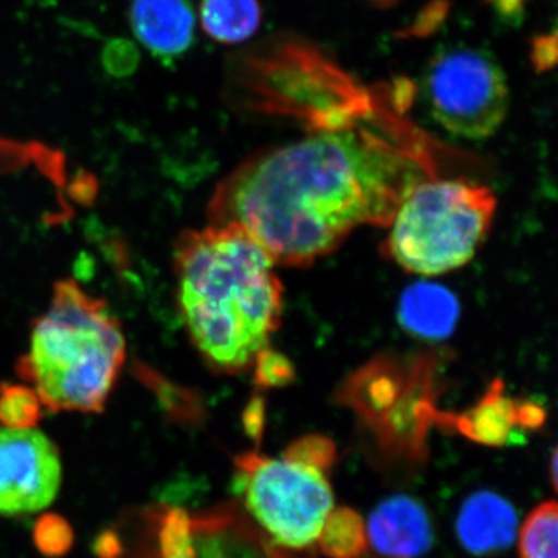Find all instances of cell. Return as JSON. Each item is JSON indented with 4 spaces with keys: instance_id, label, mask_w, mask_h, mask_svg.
<instances>
[{
    "instance_id": "28",
    "label": "cell",
    "mask_w": 558,
    "mask_h": 558,
    "mask_svg": "<svg viewBox=\"0 0 558 558\" xmlns=\"http://www.w3.org/2000/svg\"><path fill=\"white\" fill-rule=\"evenodd\" d=\"M369 2L376 3L379 7H391L398 3L399 0H369Z\"/></svg>"
},
{
    "instance_id": "6",
    "label": "cell",
    "mask_w": 558,
    "mask_h": 558,
    "mask_svg": "<svg viewBox=\"0 0 558 558\" xmlns=\"http://www.w3.org/2000/svg\"><path fill=\"white\" fill-rule=\"evenodd\" d=\"M234 476L250 515L279 548L301 550L315 546L333 508V492L326 473L256 450L234 458Z\"/></svg>"
},
{
    "instance_id": "29",
    "label": "cell",
    "mask_w": 558,
    "mask_h": 558,
    "mask_svg": "<svg viewBox=\"0 0 558 558\" xmlns=\"http://www.w3.org/2000/svg\"><path fill=\"white\" fill-rule=\"evenodd\" d=\"M360 558H387V557L377 556V554H368V553H366L365 556H362Z\"/></svg>"
},
{
    "instance_id": "2",
    "label": "cell",
    "mask_w": 558,
    "mask_h": 558,
    "mask_svg": "<svg viewBox=\"0 0 558 558\" xmlns=\"http://www.w3.org/2000/svg\"><path fill=\"white\" fill-rule=\"evenodd\" d=\"M178 304L202 359L223 374L252 368L281 325L274 259L236 226L186 231L175 244Z\"/></svg>"
},
{
    "instance_id": "18",
    "label": "cell",
    "mask_w": 558,
    "mask_h": 558,
    "mask_svg": "<svg viewBox=\"0 0 558 558\" xmlns=\"http://www.w3.org/2000/svg\"><path fill=\"white\" fill-rule=\"evenodd\" d=\"M156 549L159 558H196L191 515L185 509H157Z\"/></svg>"
},
{
    "instance_id": "20",
    "label": "cell",
    "mask_w": 558,
    "mask_h": 558,
    "mask_svg": "<svg viewBox=\"0 0 558 558\" xmlns=\"http://www.w3.org/2000/svg\"><path fill=\"white\" fill-rule=\"evenodd\" d=\"M33 545L40 556L62 558L75 546V531L60 513H43L33 524Z\"/></svg>"
},
{
    "instance_id": "24",
    "label": "cell",
    "mask_w": 558,
    "mask_h": 558,
    "mask_svg": "<svg viewBox=\"0 0 558 558\" xmlns=\"http://www.w3.org/2000/svg\"><path fill=\"white\" fill-rule=\"evenodd\" d=\"M92 550L97 558H124L126 546L123 534L116 527L102 529L92 543Z\"/></svg>"
},
{
    "instance_id": "15",
    "label": "cell",
    "mask_w": 558,
    "mask_h": 558,
    "mask_svg": "<svg viewBox=\"0 0 558 558\" xmlns=\"http://www.w3.org/2000/svg\"><path fill=\"white\" fill-rule=\"evenodd\" d=\"M199 16L209 38L234 46L258 32L263 10L258 0H201Z\"/></svg>"
},
{
    "instance_id": "3",
    "label": "cell",
    "mask_w": 558,
    "mask_h": 558,
    "mask_svg": "<svg viewBox=\"0 0 558 558\" xmlns=\"http://www.w3.org/2000/svg\"><path fill=\"white\" fill-rule=\"evenodd\" d=\"M126 359L120 322L105 301L64 279L33 325L31 348L17 363L44 409L98 413L112 395Z\"/></svg>"
},
{
    "instance_id": "10",
    "label": "cell",
    "mask_w": 558,
    "mask_h": 558,
    "mask_svg": "<svg viewBox=\"0 0 558 558\" xmlns=\"http://www.w3.org/2000/svg\"><path fill=\"white\" fill-rule=\"evenodd\" d=\"M366 534L377 556L387 558L424 556L435 537L428 510L407 495L384 499L371 513Z\"/></svg>"
},
{
    "instance_id": "8",
    "label": "cell",
    "mask_w": 558,
    "mask_h": 558,
    "mask_svg": "<svg viewBox=\"0 0 558 558\" xmlns=\"http://www.w3.org/2000/svg\"><path fill=\"white\" fill-rule=\"evenodd\" d=\"M61 483L62 462L53 440L36 428H0V515L49 508Z\"/></svg>"
},
{
    "instance_id": "1",
    "label": "cell",
    "mask_w": 558,
    "mask_h": 558,
    "mask_svg": "<svg viewBox=\"0 0 558 558\" xmlns=\"http://www.w3.org/2000/svg\"><path fill=\"white\" fill-rule=\"evenodd\" d=\"M436 178L424 140L365 116L253 154L216 189L209 220L240 227L277 266L307 267L359 227H388L411 191Z\"/></svg>"
},
{
    "instance_id": "14",
    "label": "cell",
    "mask_w": 558,
    "mask_h": 558,
    "mask_svg": "<svg viewBox=\"0 0 558 558\" xmlns=\"http://www.w3.org/2000/svg\"><path fill=\"white\" fill-rule=\"evenodd\" d=\"M459 304L449 290L436 284H416L400 300L399 319L403 328L424 339H442L457 326Z\"/></svg>"
},
{
    "instance_id": "27",
    "label": "cell",
    "mask_w": 558,
    "mask_h": 558,
    "mask_svg": "<svg viewBox=\"0 0 558 558\" xmlns=\"http://www.w3.org/2000/svg\"><path fill=\"white\" fill-rule=\"evenodd\" d=\"M557 450L553 451V457H550V486H553L554 490H557Z\"/></svg>"
},
{
    "instance_id": "13",
    "label": "cell",
    "mask_w": 558,
    "mask_h": 558,
    "mask_svg": "<svg viewBox=\"0 0 558 558\" xmlns=\"http://www.w3.org/2000/svg\"><path fill=\"white\" fill-rule=\"evenodd\" d=\"M520 399L509 398L501 380H495L486 395L461 414H438L439 425L444 429H453L473 442L487 447H505L510 442H521L517 429L519 424Z\"/></svg>"
},
{
    "instance_id": "19",
    "label": "cell",
    "mask_w": 558,
    "mask_h": 558,
    "mask_svg": "<svg viewBox=\"0 0 558 558\" xmlns=\"http://www.w3.org/2000/svg\"><path fill=\"white\" fill-rule=\"evenodd\" d=\"M38 392L27 384L0 385V425L2 428H36L44 414Z\"/></svg>"
},
{
    "instance_id": "26",
    "label": "cell",
    "mask_w": 558,
    "mask_h": 558,
    "mask_svg": "<svg viewBox=\"0 0 558 558\" xmlns=\"http://www.w3.org/2000/svg\"><path fill=\"white\" fill-rule=\"evenodd\" d=\"M499 16L508 21H519L526 10L527 0H487Z\"/></svg>"
},
{
    "instance_id": "7",
    "label": "cell",
    "mask_w": 558,
    "mask_h": 558,
    "mask_svg": "<svg viewBox=\"0 0 558 558\" xmlns=\"http://www.w3.org/2000/svg\"><path fill=\"white\" fill-rule=\"evenodd\" d=\"M424 95L433 119L458 137H490L508 117V80L486 50H440L425 70Z\"/></svg>"
},
{
    "instance_id": "9",
    "label": "cell",
    "mask_w": 558,
    "mask_h": 558,
    "mask_svg": "<svg viewBox=\"0 0 558 558\" xmlns=\"http://www.w3.org/2000/svg\"><path fill=\"white\" fill-rule=\"evenodd\" d=\"M196 558H293L234 502L191 517Z\"/></svg>"
},
{
    "instance_id": "11",
    "label": "cell",
    "mask_w": 558,
    "mask_h": 558,
    "mask_svg": "<svg viewBox=\"0 0 558 558\" xmlns=\"http://www.w3.org/2000/svg\"><path fill=\"white\" fill-rule=\"evenodd\" d=\"M131 31L153 57L174 61L193 47V0H131Z\"/></svg>"
},
{
    "instance_id": "23",
    "label": "cell",
    "mask_w": 558,
    "mask_h": 558,
    "mask_svg": "<svg viewBox=\"0 0 558 558\" xmlns=\"http://www.w3.org/2000/svg\"><path fill=\"white\" fill-rule=\"evenodd\" d=\"M531 62L535 72L545 73L557 64V33L535 36L531 40Z\"/></svg>"
},
{
    "instance_id": "16",
    "label": "cell",
    "mask_w": 558,
    "mask_h": 558,
    "mask_svg": "<svg viewBox=\"0 0 558 558\" xmlns=\"http://www.w3.org/2000/svg\"><path fill=\"white\" fill-rule=\"evenodd\" d=\"M328 558H360L368 553L366 524L354 509L341 506L330 510L319 531L317 543Z\"/></svg>"
},
{
    "instance_id": "21",
    "label": "cell",
    "mask_w": 558,
    "mask_h": 558,
    "mask_svg": "<svg viewBox=\"0 0 558 558\" xmlns=\"http://www.w3.org/2000/svg\"><path fill=\"white\" fill-rule=\"evenodd\" d=\"M282 458L292 459L319 472L328 473L337 462V446L325 435L301 436L282 451Z\"/></svg>"
},
{
    "instance_id": "12",
    "label": "cell",
    "mask_w": 558,
    "mask_h": 558,
    "mask_svg": "<svg viewBox=\"0 0 558 558\" xmlns=\"http://www.w3.org/2000/svg\"><path fill=\"white\" fill-rule=\"evenodd\" d=\"M517 510L501 495L481 490L470 495L457 520V534L462 548L473 556H488L509 548L517 535Z\"/></svg>"
},
{
    "instance_id": "22",
    "label": "cell",
    "mask_w": 558,
    "mask_h": 558,
    "mask_svg": "<svg viewBox=\"0 0 558 558\" xmlns=\"http://www.w3.org/2000/svg\"><path fill=\"white\" fill-rule=\"evenodd\" d=\"M252 368L255 369V384L260 388L286 387L295 379V368L290 360L269 347L256 355Z\"/></svg>"
},
{
    "instance_id": "5",
    "label": "cell",
    "mask_w": 558,
    "mask_h": 558,
    "mask_svg": "<svg viewBox=\"0 0 558 558\" xmlns=\"http://www.w3.org/2000/svg\"><path fill=\"white\" fill-rule=\"evenodd\" d=\"M433 355L381 357L349 379L340 402L355 411L389 461H427L429 428L438 422Z\"/></svg>"
},
{
    "instance_id": "25",
    "label": "cell",
    "mask_w": 558,
    "mask_h": 558,
    "mask_svg": "<svg viewBox=\"0 0 558 558\" xmlns=\"http://www.w3.org/2000/svg\"><path fill=\"white\" fill-rule=\"evenodd\" d=\"M264 414H266V409H264V402L260 399L252 400L244 414L245 433L255 440L256 446H259L264 436V425H266Z\"/></svg>"
},
{
    "instance_id": "4",
    "label": "cell",
    "mask_w": 558,
    "mask_h": 558,
    "mask_svg": "<svg viewBox=\"0 0 558 558\" xmlns=\"http://www.w3.org/2000/svg\"><path fill=\"white\" fill-rule=\"evenodd\" d=\"M497 205L494 191L472 180H425L389 223L385 255L425 277L461 269L490 233Z\"/></svg>"
},
{
    "instance_id": "17",
    "label": "cell",
    "mask_w": 558,
    "mask_h": 558,
    "mask_svg": "<svg viewBox=\"0 0 558 558\" xmlns=\"http://www.w3.org/2000/svg\"><path fill=\"white\" fill-rule=\"evenodd\" d=\"M558 506L554 499L542 502L520 529L521 558H558Z\"/></svg>"
}]
</instances>
